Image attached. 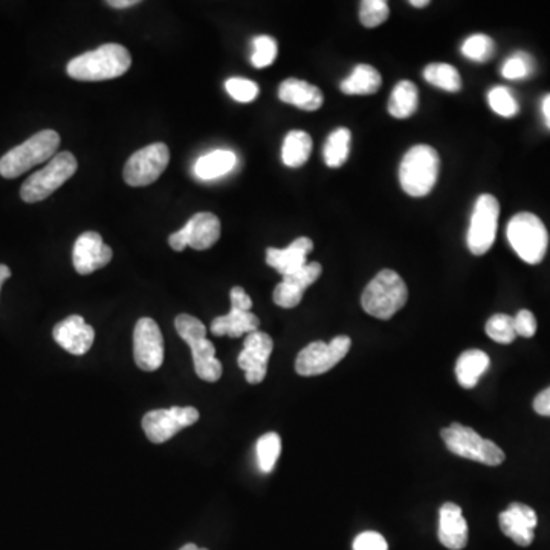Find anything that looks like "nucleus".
<instances>
[{
	"instance_id": "6e6552de",
	"label": "nucleus",
	"mask_w": 550,
	"mask_h": 550,
	"mask_svg": "<svg viewBox=\"0 0 550 550\" xmlns=\"http://www.w3.org/2000/svg\"><path fill=\"white\" fill-rule=\"evenodd\" d=\"M440 436L444 439L448 450L463 459L474 460L488 466H499L505 462L506 456L502 448L492 440L483 439L473 428L454 422L450 427L440 431Z\"/></svg>"
},
{
	"instance_id": "c03bdc74",
	"label": "nucleus",
	"mask_w": 550,
	"mask_h": 550,
	"mask_svg": "<svg viewBox=\"0 0 550 550\" xmlns=\"http://www.w3.org/2000/svg\"><path fill=\"white\" fill-rule=\"evenodd\" d=\"M541 110H543L544 123H546L547 129L550 130V94L543 98Z\"/></svg>"
},
{
	"instance_id": "423d86ee",
	"label": "nucleus",
	"mask_w": 550,
	"mask_h": 550,
	"mask_svg": "<svg viewBox=\"0 0 550 550\" xmlns=\"http://www.w3.org/2000/svg\"><path fill=\"white\" fill-rule=\"evenodd\" d=\"M509 243L523 262L538 265L544 259L549 246V233L543 220L532 213H518L509 220Z\"/></svg>"
},
{
	"instance_id": "ea45409f",
	"label": "nucleus",
	"mask_w": 550,
	"mask_h": 550,
	"mask_svg": "<svg viewBox=\"0 0 550 550\" xmlns=\"http://www.w3.org/2000/svg\"><path fill=\"white\" fill-rule=\"evenodd\" d=\"M514 327L515 332H517V335H520V337L532 338L535 332H537V320H535L534 314H532L531 311L523 309V311L515 315Z\"/></svg>"
},
{
	"instance_id": "7ed1b4c3",
	"label": "nucleus",
	"mask_w": 550,
	"mask_h": 550,
	"mask_svg": "<svg viewBox=\"0 0 550 550\" xmlns=\"http://www.w3.org/2000/svg\"><path fill=\"white\" fill-rule=\"evenodd\" d=\"M408 289L398 272L384 269L364 289L361 305L379 320H389L407 303Z\"/></svg>"
},
{
	"instance_id": "1a4fd4ad",
	"label": "nucleus",
	"mask_w": 550,
	"mask_h": 550,
	"mask_svg": "<svg viewBox=\"0 0 550 550\" xmlns=\"http://www.w3.org/2000/svg\"><path fill=\"white\" fill-rule=\"evenodd\" d=\"M352 341L346 335L334 338L330 343L315 341L298 353L295 370L300 376H317L334 369L349 353Z\"/></svg>"
},
{
	"instance_id": "9b49d317",
	"label": "nucleus",
	"mask_w": 550,
	"mask_h": 550,
	"mask_svg": "<svg viewBox=\"0 0 550 550\" xmlns=\"http://www.w3.org/2000/svg\"><path fill=\"white\" fill-rule=\"evenodd\" d=\"M500 204L492 195H482L474 205L468 230V248L474 256H483L491 250L499 227Z\"/></svg>"
},
{
	"instance_id": "a878e982",
	"label": "nucleus",
	"mask_w": 550,
	"mask_h": 550,
	"mask_svg": "<svg viewBox=\"0 0 550 550\" xmlns=\"http://www.w3.org/2000/svg\"><path fill=\"white\" fill-rule=\"evenodd\" d=\"M381 85V74L373 66L358 65L341 83V91L347 95H373Z\"/></svg>"
},
{
	"instance_id": "bb28decb",
	"label": "nucleus",
	"mask_w": 550,
	"mask_h": 550,
	"mask_svg": "<svg viewBox=\"0 0 550 550\" xmlns=\"http://www.w3.org/2000/svg\"><path fill=\"white\" fill-rule=\"evenodd\" d=\"M312 153V138L303 130H292L283 143L282 159L286 167L297 169L308 162Z\"/></svg>"
},
{
	"instance_id": "58836bf2",
	"label": "nucleus",
	"mask_w": 550,
	"mask_h": 550,
	"mask_svg": "<svg viewBox=\"0 0 550 550\" xmlns=\"http://www.w3.org/2000/svg\"><path fill=\"white\" fill-rule=\"evenodd\" d=\"M353 550H389V544L378 532H363L353 541Z\"/></svg>"
},
{
	"instance_id": "c85d7f7f",
	"label": "nucleus",
	"mask_w": 550,
	"mask_h": 550,
	"mask_svg": "<svg viewBox=\"0 0 550 550\" xmlns=\"http://www.w3.org/2000/svg\"><path fill=\"white\" fill-rule=\"evenodd\" d=\"M350 140H352V135L346 127H340V129L330 133L326 144H324L323 152L327 167L337 169L347 161L350 152Z\"/></svg>"
},
{
	"instance_id": "2eb2a0df",
	"label": "nucleus",
	"mask_w": 550,
	"mask_h": 550,
	"mask_svg": "<svg viewBox=\"0 0 550 550\" xmlns=\"http://www.w3.org/2000/svg\"><path fill=\"white\" fill-rule=\"evenodd\" d=\"M272 349H274V341L265 332L257 330L253 334L246 335L237 363L245 372L246 381L250 384H260L265 379Z\"/></svg>"
},
{
	"instance_id": "49530a36",
	"label": "nucleus",
	"mask_w": 550,
	"mask_h": 550,
	"mask_svg": "<svg viewBox=\"0 0 550 550\" xmlns=\"http://www.w3.org/2000/svg\"><path fill=\"white\" fill-rule=\"evenodd\" d=\"M428 4H430L428 0H411L410 2V5H413V7H418V8L427 7Z\"/></svg>"
},
{
	"instance_id": "aec40b11",
	"label": "nucleus",
	"mask_w": 550,
	"mask_h": 550,
	"mask_svg": "<svg viewBox=\"0 0 550 550\" xmlns=\"http://www.w3.org/2000/svg\"><path fill=\"white\" fill-rule=\"evenodd\" d=\"M312 250H314V243L309 237H298L288 248H283V250L268 248L266 263L286 277V275L294 274L308 265V256Z\"/></svg>"
},
{
	"instance_id": "a19ab883",
	"label": "nucleus",
	"mask_w": 550,
	"mask_h": 550,
	"mask_svg": "<svg viewBox=\"0 0 550 550\" xmlns=\"http://www.w3.org/2000/svg\"><path fill=\"white\" fill-rule=\"evenodd\" d=\"M230 298L231 308L239 309V311H251L253 308V300L240 286L231 289Z\"/></svg>"
},
{
	"instance_id": "39448f33",
	"label": "nucleus",
	"mask_w": 550,
	"mask_h": 550,
	"mask_svg": "<svg viewBox=\"0 0 550 550\" xmlns=\"http://www.w3.org/2000/svg\"><path fill=\"white\" fill-rule=\"evenodd\" d=\"M176 332L190 346L196 375L202 381L216 382L222 376V363L216 358V349L207 340V327L193 315L181 314L175 320Z\"/></svg>"
},
{
	"instance_id": "2f4dec72",
	"label": "nucleus",
	"mask_w": 550,
	"mask_h": 550,
	"mask_svg": "<svg viewBox=\"0 0 550 550\" xmlns=\"http://www.w3.org/2000/svg\"><path fill=\"white\" fill-rule=\"evenodd\" d=\"M494 40L485 34H474L463 42L462 54L473 62L485 63L494 55Z\"/></svg>"
},
{
	"instance_id": "dca6fc26",
	"label": "nucleus",
	"mask_w": 550,
	"mask_h": 550,
	"mask_svg": "<svg viewBox=\"0 0 550 550\" xmlns=\"http://www.w3.org/2000/svg\"><path fill=\"white\" fill-rule=\"evenodd\" d=\"M112 257H114L112 248L107 246L101 234L95 231L81 234L72 251V262H74L75 271L80 275H89L104 268L109 265Z\"/></svg>"
},
{
	"instance_id": "37998d69",
	"label": "nucleus",
	"mask_w": 550,
	"mask_h": 550,
	"mask_svg": "<svg viewBox=\"0 0 550 550\" xmlns=\"http://www.w3.org/2000/svg\"><path fill=\"white\" fill-rule=\"evenodd\" d=\"M138 4H140L138 0H109V2H107L109 7L117 8V10H121V8L135 7V5Z\"/></svg>"
},
{
	"instance_id": "72a5a7b5",
	"label": "nucleus",
	"mask_w": 550,
	"mask_h": 550,
	"mask_svg": "<svg viewBox=\"0 0 550 550\" xmlns=\"http://www.w3.org/2000/svg\"><path fill=\"white\" fill-rule=\"evenodd\" d=\"M488 103L489 107L500 117H515L518 110H520L517 98L505 86H497V88L491 89L488 94Z\"/></svg>"
},
{
	"instance_id": "cd10ccee",
	"label": "nucleus",
	"mask_w": 550,
	"mask_h": 550,
	"mask_svg": "<svg viewBox=\"0 0 550 550\" xmlns=\"http://www.w3.org/2000/svg\"><path fill=\"white\" fill-rule=\"evenodd\" d=\"M419 92L415 83L408 80L399 81L393 89L389 101V112L392 117L404 120L418 110Z\"/></svg>"
},
{
	"instance_id": "b1692460",
	"label": "nucleus",
	"mask_w": 550,
	"mask_h": 550,
	"mask_svg": "<svg viewBox=\"0 0 550 550\" xmlns=\"http://www.w3.org/2000/svg\"><path fill=\"white\" fill-rule=\"evenodd\" d=\"M489 366H491V360L483 350H466L457 360V382L462 385L463 389H473L479 384L480 378L485 375Z\"/></svg>"
},
{
	"instance_id": "f03ea898",
	"label": "nucleus",
	"mask_w": 550,
	"mask_h": 550,
	"mask_svg": "<svg viewBox=\"0 0 550 550\" xmlns=\"http://www.w3.org/2000/svg\"><path fill=\"white\" fill-rule=\"evenodd\" d=\"M60 147V135L55 130L46 129L31 136L30 140L14 147L0 159V175L5 179L19 178L33 169L34 165L51 161Z\"/></svg>"
},
{
	"instance_id": "a211bd4d",
	"label": "nucleus",
	"mask_w": 550,
	"mask_h": 550,
	"mask_svg": "<svg viewBox=\"0 0 550 550\" xmlns=\"http://www.w3.org/2000/svg\"><path fill=\"white\" fill-rule=\"evenodd\" d=\"M500 529L521 547L531 546L535 538L538 517L534 509L523 503H512L499 517Z\"/></svg>"
},
{
	"instance_id": "9d476101",
	"label": "nucleus",
	"mask_w": 550,
	"mask_h": 550,
	"mask_svg": "<svg viewBox=\"0 0 550 550\" xmlns=\"http://www.w3.org/2000/svg\"><path fill=\"white\" fill-rule=\"evenodd\" d=\"M170 162V150L164 143L150 144L130 156L124 165V181L130 187H146L158 181Z\"/></svg>"
},
{
	"instance_id": "412c9836",
	"label": "nucleus",
	"mask_w": 550,
	"mask_h": 550,
	"mask_svg": "<svg viewBox=\"0 0 550 550\" xmlns=\"http://www.w3.org/2000/svg\"><path fill=\"white\" fill-rule=\"evenodd\" d=\"M437 537L450 550H462L468 544V525L456 503H445L440 508Z\"/></svg>"
},
{
	"instance_id": "f3484780",
	"label": "nucleus",
	"mask_w": 550,
	"mask_h": 550,
	"mask_svg": "<svg viewBox=\"0 0 550 550\" xmlns=\"http://www.w3.org/2000/svg\"><path fill=\"white\" fill-rule=\"evenodd\" d=\"M321 272L323 268L320 263L311 262L300 271L283 277L282 282L275 286L272 295L275 305L285 309L297 308L306 289L320 279Z\"/></svg>"
},
{
	"instance_id": "473e14b6",
	"label": "nucleus",
	"mask_w": 550,
	"mask_h": 550,
	"mask_svg": "<svg viewBox=\"0 0 550 550\" xmlns=\"http://www.w3.org/2000/svg\"><path fill=\"white\" fill-rule=\"evenodd\" d=\"M486 335L495 343L511 344L517 338L514 327V317L506 314H495L486 323Z\"/></svg>"
},
{
	"instance_id": "7c9ffc66",
	"label": "nucleus",
	"mask_w": 550,
	"mask_h": 550,
	"mask_svg": "<svg viewBox=\"0 0 550 550\" xmlns=\"http://www.w3.org/2000/svg\"><path fill=\"white\" fill-rule=\"evenodd\" d=\"M257 463L262 473L268 474L274 470L275 463L282 453V439L277 433H266L257 440Z\"/></svg>"
},
{
	"instance_id": "f8f14e48",
	"label": "nucleus",
	"mask_w": 550,
	"mask_h": 550,
	"mask_svg": "<svg viewBox=\"0 0 550 550\" xmlns=\"http://www.w3.org/2000/svg\"><path fill=\"white\" fill-rule=\"evenodd\" d=\"M199 421L195 407H172L152 410L143 418V430L153 444H164L184 428Z\"/></svg>"
},
{
	"instance_id": "4be33fe9",
	"label": "nucleus",
	"mask_w": 550,
	"mask_h": 550,
	"mask_svg": "<svg viewBox=\"0 0 550 550\" xmlns=\"http://www.w3.org/2000/svg\"><path fill=\"white\" fill-rule=\"evenodd\" d=\"M279 98L306 112H314L323 106V92L317 86L298 78H288L279 88Z\"/></svg>"
},
{
	"instance_id": "4c0bfd02",
	"label": "nucleus",
	"mask_w": 550,
	"mask_h": 550,
	"mask_svg": "<svg viewBox=\"0 0 550 550\" xmlns=\"http://www.w3.org/2000/svg\"><path fill=\"white\" fill-rule=\"evenodd\" d=\"M532 71H534V62H532L531 55L517 52L506 60L502 68V75L508 80H521V78H528Z\"/></svg>"
},
{
	"instance_id": "f257e3e1",
	"label": "nucleus",
	"mask_w": 550,
	"mask_h": 550,
	"mask_svg": "<svg viewBox=\"0 0 550 550\" xmlns=\"http://www.w3.org/2000/svg\"><path fill=\"white\" fill-rule=\"evenodd\" d=\"M132 65L130 52L118 43H106L68 63V75L77 81H104L121 77Z\"/></svg>"
},
{
	"instance_id": "79ce46f5",
	"label": "nucleus",
	"mask_w": 550,
	"mask_h": 550,
	"mask_svg": "<svg viewBox=\"0 0 550 550\" xmlns=\"http://www.w3.org/2000/svg\"><path fill=\"white\" fill-rule=\"evenodd\" d=\"M534 410L537 411L538 415L550 418V387L535 398Z\"/></svg>"
},
{
	"instance_id": "4468645a",
	"label": "nucleus",
	"mask_w": 550,
	"mask_h": 550,
	"mask_svg": "<svg viewBox=\"0 0 550 550\" xmlns=\"http://www.w3.org/2000/svg\"><path fill=\"white\" fill-rule=\"evenodd\" d=\"M133 356L144 372H155L164 363V338L152 318H140L133 330Z\"/></svg>"
},
{
	"instance_id": "6ab92c4d",
	"label": "nucleus",
	"mask_w": 550,
	"mask_h": 550,
	"mask_svg": "<svg viewBox=\"0 0 550 550\" xmlns=\"http://www.w3.org/2000/svg\"><path fill=\"white\" fill-rule=\"evenodd\" d=\"M52 335H54L55 343L59 344L62 349L77 356L88 353L95 340L94 327L89 326L85 318L80 315H71V317L60 321L54 327Z\"/></svg>"
},
{
	"instance_id": "c9c22d12",
	"label": "nucleus",
	"mask_w": 550,
	"mask_h": 550,
	"mask_svg": "<svg viewBox=\"0 0 550 550\" xmlns=\"http://www.w3.org/2000/svg\"><path fill=\"white\" fill-rule=\"evenodd\" d=\"M254 52L251 55V63L256 68H268L277 59V42L269 36H259L253 42Z\"/></svg>"
},
{
	"instance_id": "a18cd8bd",
	"label": "nucleus",
	"mask_w": 550,
	"mask_h": 550,
	"mask_svg": "<svg viewBox=\"0 0 550 550\" xmlns=\"http://www.w3.org/2000/svg\"><path fill=\"white\" fill-rule=\"evenodd\" d=\"M11 277V269L7 265H0V288Z\"/></svg>"
},
{
	"instance_id": "de8ad7c7",
	"label": "nucleus",
	"mask_w": 550,
	"mask_h": 550,
	"mask_svg": "<svg viewBox=\"0 0 550 550\" xmlns=\"http://www.w3.org/2000/svg\"><path fill=\"white\" fill-rule=\"evenodd\" d=\"M179 550H208V549H202V547L196 546V544H185V546H182Z\"/></svg>"
},
{
	"instance_id": "e433bc0d",
	"label": "nucleus",
	"mask_w": 550,
	"mask_h": 550,
	"mask_svg": "<svg viewBox=\"0 0 550 550\" xmlns=\"http://www.w3.org/2000/svg\"><path fill=\"white\" fill-rule=\"evenodd\" d=\"M225 89L233 100L239 103H251L259 97V85L248 78L234 77L227 80Z\"/></svg>"
},
{
	"instance_id": "c756f323",
	"label": "nucleus",
	"mask_w": 550,
	"mask_h": 550,
	"mask_svg": "<svg viewBox=\"0 0 550 550\" xmlns=\"http://www.w3.org/2000/svg\"><path fill=\"white\" fill-rule=\"evenodd\" d=\"M425 80L436 88L448 92H457L462 89V77L454 66L447 63H433L424 71Z\"/></svg>"
},
{
	"instance_id": "20e7f679",
	"label": "nucleus",
	"mask_w": 550,
	"mask_h": 550,
	"mask_svg": "<svg viewBox=\"0 0 550 550\" xmlns=\"http://www.w3.org/2000/svg\"><path fill=\"white\" fill-rule=\"evenodd\" d=\"M439 169V155L433 147L427 144L411 147L399 169L402 190L413 198L427 196L436 185Z\"/></svg>"
},
{
	"instance_id": "f704fd0d",
	"label": "nucleus",
	"mask_w": 550,
	"mask_h": 550,
	"mask_svg": "<svg viewBox=\"0 0 550 550\" xmlns=\"http://www.w3.org/2000/svg\"><path fill=\"white\" fill-rule=\"evenodd\" d=\"M389 4L385 0H363L360 20L366 28H376L389 19Z\"/></svg>"
},
{
	"instance_id": "0eeeda50",
	"label": "nucleus",
	"mask_w": 550,
	"mask_h": 550,
	"mask_svg": "<svg viewBox=\"0 0 550 550\" xmlns=\"http://www.w3.org/2000/svg\"><path fill=\"white\" fill-rule=\"evenodd\" d=\"M77 158L71 152H60L39 172L31 175L20 188V198L26 204H36L49 198L77 172Z\"/></svg>"
},
{
	"instance_id": "393cba45",
	"label": "nucleus",
	"mask_w": 550,
	"mask_h": 550,
	"mask_svg": "<svg viewBox=\"0 0 550 550\" xmlns=\"http://www.w3.org/2000/svg\"><path fill=\"white\" fill-rule=\"evenodd\" d=\"M236 164V155L231 150H214L196 161L195 175L202 181H211L228 175Z\"/></svg>"
},
{
	"instance_id": "ddd939ff",
	"label": "nucleus",
	"mask_w": 550,
	"mask_h": 550,
	"mask_svg": "<svg viewBox=\"0 0 550 550\" xmlns=\"http://www.w3.org/2000/svg\"><path fill=\"white\" fill-rule=\"evenodd\" d=\"M220 237V220L213 213H198L188 220L187 225L169 237L173 250L184 251L187 246L196 251L211 248Z\"/></svg>"
},
{
	"instance_id": "5701e85b",
	"label": "nucleus",
	"mask_w": 550,
	"mask_h": 550,
	"mask_svg": "<svg viewBox=\"0 0 550 550\" xmlns=\"http://www.w3.org/2000/svg\"><path fill=\"white\" fill-rule=\"evenodd\" d=\"M260 320L251 311H239L231 308L230 314L214 318L211 323V334L216 337L239 338L259 330Z\"/></svg>"
}]
</instances>
